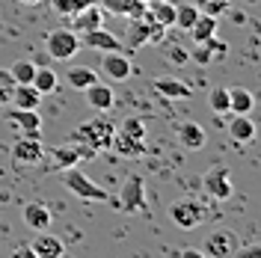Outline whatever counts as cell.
I'll return each instance as SVG.
<instances>
[{
	"label": "cell",
	"instance_id": "1",
	"mask_svg": "<svg viewBox=\"0 0 261 258\" xmlns=\"http://www.w3.org/2000/svg\"><path fill=\"white\" fill-rule=\"evenodd\" d=\"M113 137H116V122L98 116V119H92V122H83L81 128H74L68 140L86 145V148H92V151H104V148L113 145Z\"/></svg>",
	"mask_w": 261,
	"mask_h": 258
},
{
	"label": "cell",
	"instance_id": "2",
	"mask_svg": "<svg viewBox=\"0 0 261 258\" xmlns=\"http://www.w3.org/2000/svg\"><path fill=\"white\" fill-rule=\"evenodd\" d=\"M119 154L125 158H137L146 151V125L140 116H128L122 125H116V137H113V145Z\"/></svg>",
	"mask_w": 261,
	"mask_h": 258
},
{
	"label": "cell",
	"instance_id": "3",
	"mask_svg": "<svg viewBox=\"0 0 261 258\" xmlns=\"http://www.w3.org/2000/svg\"><path fill=\"white\" fill-rule=\"evenodd\" d=\"M81 36L71 30V27H60V30H50L48 39H45V50H48L50 60H71V57H77L81 54Z\"/></svg>",
	"mask_w": 261,
	"mask_h": 258
},
{
	"label": "cell",
	"instance_id": "4",
	"mask_svg": "<svg viewBox=\"0 0 261 258\" xmlns=\"http://www.w3.org/2000/svg\"><path fill=\"white\" fill-rule=\"evenodd\" d=\"M65 187L77 196V199H86V202H113L110 193L101 184H95L92 178H86L77 166H68L65 169Z\"/></svg>",
	"mask_w": 261,
	"mask_h": 258
},
{
	"label": "cell",
	"instance_id": "5",
	"mask_svg": "<svg viewBox=\"0 0 261 258\" xmlns=\"http://www.w3.org/2000/svg\"><path fill=\"white\" fill-rule=\"evenodd\" d=\"M116 208H122L125 214H143V211H148V202H146V181H143V175H128L125 178V187H122V193H119V199H113Z\"/></svg>",
	"mask_w": 261,
	"mask_h": 258
},
{
	"label": "cell",
	"instance_id": "6",
	"mask_svg": "<svg viewBox=\"0 0 261 258\" xmlns=\"http://www.w3.org/2000/svg\"><path fill=\"white\" fill-rule=\"evenodd\" d=\"M169 220L175 223L178 228H196L202 220H205V208L193 202V199H178V202H172L169 205Z\"/></svg>",
	"mask_w": 261,
	"mask_h": 258
},
{
	"label": "cell",
	"instance_id": "7",
	"mask_svg": "<svg viewBox=\"0 0 261 258\" xmlns=\"http://www.w3.org/2000/svg\"><path fill=\"white\" fill-rule=\"evenodd\" d=\"M163 27L154 24L151 18H140L134 15V21L128 24V45L130 48H143L146 42H161Z\"/></svg>",
	"mask_w": 261,
	"mask_h": 258
},
{
	"label": "cell",
	"instance_id": "8",
	"mask_svg": "<svg viewBox=\"0 0 261 258\" xmlns=\"http://www.w3.org/2000/svg\"><path fill=\"white\" fill-rule=\"evenodd\" d=\"M45 158V145L39 143V137H30V134H21L12 145V161L21 163V166H36Z\"/></svg>",
	"mask_w": 261,
	"mask_h": 258
},
{
	"label": "cell",
	"instance_id": "9",
	"mask_svg": "<svg viewBox=\"0 0 261 258\" xmlns=\"http://www.w3.org/2000/svg\"><path fill=\"white\" fill-rule=\"evenodd\" d=\"M202 184H205V190L211 193V199H217V202H226V199H231V193H234L231 172H228L226 166H214V169H208L205 178H202Z\"/></svg>",
	"mask_w": 261,
	"mask_h": 258
},
{
	"label": "cell",
	"instance_id": "10",
	"mask_svg": "<svg viewBox=\"0 0 261 258\" xmlns=\"http://www.w3.org/2000/svg\"><path fill=\"white\" fill-rule=\"evenodd\" d=\"M241 246H238V235L234 231H228V228H220V231H214L211 238L205 241L202 246V255H214V258H228L234 255Z\"/></svg>",
	"mask_w": 261,
	"mask_h": 258
},
{
	"label": "cell",
	"instance_id": "11",
	"mask_svg": "<svg viewBox=\"0 0 261 258\" xmlns=\"http://www.w3.org/2000/svg\"><path fill=\"white\" fill-rule=\"evenodd\" d=\"M101 71H104L110 81H128L130 71H134V65H130V60L122 50H104V57H101Z\"/></svg>",
	"mask_w": 261,
	"mask_h": 258
},
{
	"label": "cell",
	"instance_id": "12",
	"mask_svg": "<svg viewBox=\"0 0 261 258\" xmlns=\"http://www.w3.org/2000/svg\"><path fill=\"white\" fill-rule=\"evenodd\" d=\"M98 27H104V9L98 6L95 0L89 3V6H83L77 15H71V30L77 33H89V30H98Z\"/></svg>",
	"mask_w": 261,
	"mask_h": 258
},
{
	"label": "cell",
	"instance_id": "13",
	"mask_svg": "<svg viewBox=\"0 0 261 258\" xmlns=\"http://www.w3.org/2000/svg\"><path fill=\"white\" fill-rule=\"evenodd\" d=\"M21 220H24V226H30L33 231H48L50 223H54V214H50L48 205H42V202H27V205L21 208Z\"/></svg>",
	"mask_w": 261,
	"mask_h": 258
},
{
	"label": "cell",
	"instance_id": "14",
	"mask_svg": "<svg viewBox=\"0 0 261 258\" xmlns=\"http://www.w3.org/2000/svg\"><path fill=\"white\" fill-rule=\"evenodd\" d=\"M89 154H95V151L86 148V145H81V143H71V140H68V145H57V148H50V158L57 161L60 169H68V166L81 163L83 158H89Z\"/></svg>",
	"mask_w": 261,
	"mask_h": 258
},
{
	"label": "cell",
	"instance_id": "15",
	"mask_svg": "<svg viewBox=\"0 0 261 258\" xmlns=\"http://www.w3.org/2000/svg\"><path fill=\"white\" fill-rule=\"evenodd\" d=\"M42 98L45 95H42L33 83H15V89H12V95H9V104L18 107V110H39Z\"/></svg>",
	"mask_w": 261,
	"mask_h": 258
},
{
	"label": "cell",
	"instance_id": "16",
	"mask_svg": "<svg viewBox=\"0 0 261 258\" xmlns=\"http://www.w3.org/2000/svg\"><path fill=\"white\" fill-rule=\"evenodd\" d=\"M83 95H86V104H89L92 110H101V113H107V110L116 104L113 89H110L107 83H101V81H95L92 86H86V89H83Z\"/></svg>",
	"mask_w": 261,
	"mask_h": 258
},
{
	"label": "cell",
	"instance_id": "17",
	"mask_svg": "<svg viewBox=\"0 0 261 258\" xmlns=\"http://www.w3.org/2000/svg\"><path fill=\"white\" fill-rule=\"evenodd\" d=\"M81 45L83 48H92V50H122L119 45V39H116L113 33H107L104 27H98V30H89V33H81Z\"/></svg>",
	"mask_w": 261,
	"mask_h": 258
},
{
	"label": "cell",
	"instance_id": "18",
	"mask_svg": "<svg viewBox=\"0 0 261 258\" xmlns=\"http://www.w3.org/2000/svg\"><path fill=\"white\" fill-rule=\"evenodd\" d=\"M228 137L234 140V143L241 145H249L255 140V122L249 119V113H234L231 116V122H228Z\"/></svg>",
	"mask_w": 261,
	"mask_h": 258
},
{
	"label": "cell",
	"instance_id": "19",
	"mask_svg": "<svg viewBox=\"0 0 261 258\" xmlns=\"http://www.w3.org/2000/svg\"><path fill=\"white\" fill-rule=\"evenodd\" d=\"M30 249H33V255H36V258H60L65 252L63 241H57V238L48 235V231H39V235L33 238Z\"/></svg>",
	"mask_w": 261,
	"mask_h": 258
},
{
	"label": "cell",
	"instance_id": "20",
	"mask_svg": "<svg viewBox=\"0 0 261 258\" xmlns=\"http://www.w3.org/2000/svg\"><path fill=\"white\" fill-rule=\"evenodd\" d=\"M151 86H154V92H161L163 98H175V101H184V98L193 95V89L184 81H178V78H154Z\"/></svg>",
	"mask_w": 261,
	"mask_h": 258
},
{
	"label": "cell",
	"instance_id": "21",
	"mask_svg": "<svg viewBox=\"0 0 261 258\" xmlns=\"http://www.w3.org/2000/svg\"><path fill=\"white\" fill-rule=\"evenodd\" d=\"M9 122L15 125L21 134H30V137H39V128H42V116L39 110H12L9 113Z\"/></svg>",
	"mask_w": 261,
	"mask_h": 258
},
{
	"label": "cell",
	"instance_id": "22",
	"mask_svg": "<svg viewBox=\"0 0 261 258\" xmlns=\"http://www.w3.org/2000/svg\"><path fill=\"white\" fill-rule=\"evenodd\" d=\"M217 27H220V18L217 15H208V12H199V18H196V24L190 27V39H193V45H199V42H205V39H211V36H217Z\"/></svg>",
	"mask_w": 261,
	"mask_h": 258
},
{
	"label": "cell",
	"instance_id": "23",
	"mask_svg": "<svg viewBox=\"0 0 261 258\" xmlns=\"http://www.w3.org/2000/svg\"><path fill=\"white\" fill-rule=\"evenodd\" d=\"M255 95L246 86H231L228 89V113H252Z\"/></svg>",
	"mask_w": 261,
	"mask_h": 258
},
{
	"label": "cell",
	"instance_id": "24",
	"mask_svg": "<svg viewBox=\"0 0 261 258\" xmlns=\"http://www.w3.org/2000/svg\"><path fill=\"white\" fill-rule=\"evenodd\" d=\"M178 143L184 145V148H190V151H196V148H205V143H208V137H205V131H202V125H196V122H184L178 128Z\"/></svg>",
	"mask_w": 261,
	"mask_h": 258
},
{
	"label": "cell",
	"instance_id": "25",
	"mask_svg": "<svg viewBox=\"0 0 261 258\" xmlns=\"http://www.w3.org/2000/svg\"><path fill=\"white\" fill-rule=\"evenodd\" d=\"M65 81L71 89H86V86H92L98 81V71L95 68H89V65H74V68H68V74H65Z\"/></svg>",
	"mask_w": 261,
	"mask_h": 258
},
{
	"label": "cell",
	"instance_id": "26",
	"mask_svg": "<svg viewBox=\"0 0 261 258\" xmlns=\"http://www.w3.org/2000/svg\"><path fill=\"white\" fill-rule=\"evenodd\" d=\"M148 18H151L154 24H161L163 30H166V27H175V6H172L169 0H154L151 9H148Z\"/></svg>",
	"mask_w": 261,
	"mask_h": 258
},
{
	"label": "cell",
	"instance_id": "27",
	"mask_svg": "<svg viewBox=\"0 0 261 258\" xmlns=\"http://www.w3.org/2000/svg\"><path fill=\"white\" fill-rule=\"evenodd\" d=\"M57 71L54 68H39L36 65V74H33V86L42 92V95H50V92H57Z\"/></svg>",
	"mask_w": 261,
	"mask_h": 258
},
{
	"label": "cell",
	"instance_id": "28",
	"mask_svg": "<svg viewBox=\"0 0 261 258\" xmlns=\"http://www.w3.org/2000/svg\"><path fill=\"white\" fill-rule=\"evenodd\" d=\"M199 12H202V9H199L196 3H181V6H175V27L187 33V30L196 24Z\"/></svg>",
	"mask_w": 261,
	"mask_h": 258
},
{
	"label": "cell",
	"instance_id": "29",
	"mask_svg": "<svg viewBox=\"0 0 261 258\" xmlns=\"http://www.w3.org/2000/svg\"><path fill=\"white\" fill-rule=\"evenodd\" d=\"M101 3L122 15H143V0H101Z\"/></svg>",
	"mask_w": 261,
	"mask_h": 258
},
{
	"label": "cell",
	"instance_id": "30",
	"mask_svg": "<svg viewBox=\"0 0 261 258\" xmlns=\"http://www.w3.org/2000/svg\"><path fill=\"white\" fill-rule=\"evenodd\" d=\"M9 74L15 83H33V74H36V63L30 60H18V63L9 65Z\"/></svg>",
	"mask_w": 261,
	"mask_h": 258
},
{
	"label": "cell",
	"instance_id": "31",
	"mask_svg": "<svg viewBox=\"0 0 261 258\" xmlns=\"http://www.w3.org/2000/svg\"><path fill=\"white\" fill-rule=\"evenodd\" d=\"M208 107L214 113H228V89L226 86H214L208 92Z\"/></svg>",
	"mask_w": 261,
	"mask_h": 258
},
{
	"label": "cell",
	"instance_id": "32",
	"mask_svg": "<svg viewBox=\"0 0 261 258\" xmlns=\"http://www.w3.org/2000/svg\"><path fill=\"white\" fill-rule=\"evenodd\" d=\"M50 3H54V9H57L60 15H68V18H71V15H77L83 6H89L92 0H50Z\"/></svg>",
	"mask_w": 261,
	"mask_h": 258
},
{
	"label": "cell",
	"instance_id": "33",
	"mask_svg": "<svg viewBox=\"0 0 261 258\" xmlns=\"http://www.w3.org/2000/svg\"><path fill=\"white\" fill-rule=\"evenodd\" d=\"M12 89H15V81H12L9 68H0V104H9Z\"/></svg>",
	"mask_w": 261,
	"mask_h": 258
},
{
	"label": "cell",
	"instance_id": "34",
	"mask_svg": "<svg viewBox=\"0 0 261 258\" xmlns=\"http://www.w3.org/2000/svg\"><path fill=\"white\" fill-rule=\"evenodd\" d=\"M205 45H208V50H211V57H217V60H223V57L228 54V45L223 42V39H217V36L205 39Z\"/></svg>",
	"mask_w": 261,
	"mask_h": 258
},
{
	"label": "cell",
	"instance_id": "35",
	"mask_svg": "<svg viewBox=\"0 0 261 258\" xmlns=\"http://www.w3.org/2000/svg\"><path fill=\"white\" fill-rule=\"evenodd\" d=\"M190 60H196V63H202V65H208L214 57H211V50H208V45H205V42H199V45L190 50Z\"/></svg>",
	"mask_w": 261,
	"mask_h": 258
},
{
	"label": "cell",
	"instance_id": "36",
	"mask_svg": "<svg viewBox=\"0 0 261 258\" xmlns=\"http://www.w3.org/2000/svg\"><path fill=\"white\" fill-rule=\"evenodd\" d=\"M169 60H172L175 65L190 63V50H184L181 45H169Z\"/></svg>",
	"mask_w": 261,
	"mask_h": 258
},
{
	"label": "cell",
	"instance_id": "37",
	"mask_svg": "<svg viewBox=\"0 0 261 258\" xmlns=\"http://www.w3.org/2000/svg\"><path fill=\"white\" fill-rule=\"evenodd\" d=\"M181 255H184V258H202V249H184Z\"/></svg>",
	"mask_w": 261,
	"mask_h": 258
},
{
	"label": "cell",
	"instance_id": "38",
	"mask_svg": "<svg viewBox=\"0 0 261 258\" xmlns=\"http://www.w3.org/2000/svg\"><path fill=\"white\" fill-rule=\"evenodd\" d=\"M208 3H228V0H196V6H199V9H205Z\"/></svg>",
	"mask_w": 261,
	"mask_h": 258
},
{
	"label": "cell",
	"instance_id": "39",
	"mask_svg": "<svg viewBox=\"0 0 261 258\" xmlns=\"http://www.w3.org/2000/svg\"><path fill=\"white\" fill-rule=\"evenodd\" d=\"M234 24H246V15H244V12H234Z\"/></svg>",
	"mask_w": 261,
	"mask_h": 258
},
{
	"label": "cell",
	"instance_id": "40",
	"mask_svg": "<svg viewBox=\"0 0 261 258\" xmlns=\"http://www.w3.org/2000/svg\"><path fill=\"white\" fill-rule=\"evenodd\" d=\"M21 3H39V0H21Z\"/></svg>",
	"mask_w": 261,
	"mask_h": 258
}]
</instances>
